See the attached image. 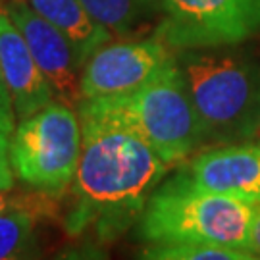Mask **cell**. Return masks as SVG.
<instances>
[{
    "mask_svg": "<svg viewBox=\"0 0 260 260\" xmlns=\"http://www.w3.org/2000/svg\"><path fill=\"white\" fill-rule=\"evenodd\" d=\"M172 60H176L174 48L158 37L106 45L83 66L81 96L89 101L133 93Z\"/></svg>",
    "mask_w": 260,
    "mask_h": 260,
    "instance_id": "cell-7",
    "label": "cell"
},
{
    "mask_svg": "<svg viewBox=\"0 0 260 260\" xmlns=\"http://www.w3.org/2000/svg\"><path fill=\"white\" fill-rule=\"evenodd\" d=\"M252 260H260V256H256V258H252Z\"/></svg>",
    "mask_w": 260,
    "mask_h": 260,
    "instance_id": "cell-21",
    "label": "cell"
},
{
    "mask_svg": "<svg viewBox=\"0 0 260 260\" xmlns=\"http://www.w3.org/2000/svg\"><path fill=\"white\" fill-rule=\"evenodd\" d=\"M81 158L74 179L75 205L66 218L72 235L96 225L103 241L139 220L170 164L137 133L116 123L79 116Z\"/></svg>",
    "mask_w": 260,
    "mask_h": 260,
    "instance_id": "cell-1",
    "label": "cell"
},
{
    "mask_svg": "<svg viewBox=\"0 0 260 260\" xmlns=\"http://www.w3.org/2000/svg\"><path fill=\"white\" fill-rule=\"evenodd\" d=\"M254 254L225 247L185 245V243H147L137 260H252Z\"/></svg>",
    "mask_w": 260,
    "mask_h": 260,
    "instance_id": "cell-14",
    "label": "cell"
},
{
    "mask_svg": "<svg viewBox=\"0 0 260 260\" xmlns=\"http://www.w3.org/2000/svg\"><path fill=\"white\" fill-rule=\"evenodd\" d=\"M87 12L121 41L143 35L164 18L162 0H81ZM156 31V29H154Z\"/></svg>",
    "mask_w": 260,
    "mask_h": 260,
    "instance_id": "cell-12",
    "label": "cell"
},
{
    "mask_svg": "<svg viewBox=\"0 0 260 260\" xmlns=\"http://www.w3.org/2000/svg\"><path fill=\"white\" fill-rule=\"evenodd\" d=\"M14 210H21V206L18 205V201H12L10 197H6V189H0V216H2V214L14 212Z\"/></svg>",
    "mask_w": 260,
    "mask_h": 260,
    "instance_id": "cell-19",
    "label": "cell"
},
{
    "mask_svg": "<svg viewBox=\"0 0 260 260\" xmlns=\"http://www.w3.org/2000/svg\"><path fill=\"white\" fill-rule=\"evenodd\" d=\"M14 123H16V108L14 101L8 91V85L0 74V143L10 145L12 135H14Z\"/></svg>",
    "mask_w": 260,
    "mask_h": 260,
    "instance_id": "cell-15",
    "label": "cell"
},
{
    "mask_svg": "<svg viewBox=\"0 0 260 260\" xmlns=\"http://www.w3.org/2000/svg\"><path fill=\"white\" fill-rule=\"evenodd\" d=\"M260 205L203 191L174 176L154 189L137 220L145 243H185L247 252Z\"/></svg>",
    "mask_w": 260,
    "mask_h": 260,
    "instance_id": "cell-4",
    "label": "cell"
},
{
    "mask_svg": "<svg viewBox=\"0 0 260 260\" xmlns=\"http://www.w3.org/2000/svg\"><path fill=\"white\" fill-rule=\"evenodd\" d=\"M205 143L237 145L260 129V66L243 50L187 48L176 58Z\"/></svg>",
    "mask_w": 260,
    "mask_h": 260,
    "instance_id": "cell-2",
    "label": "cell"
},
{
    "mask_svg": "<svg viewBox=\"0 0 260 260\" xmlns=\"http://www.w3.org/2000/svg\"><path fill=\"white\" fill-rule=\"evenodd\" d=\"M247 252H251L254 256H260V210L254 218L251 225V233H249V245H247Z\"/></svg>",
    "mask_w": 260,
    "mask_h": 260,
    "instance_id": "cell-18",
    "label": "cell"
},
{
    "mask_svg": "<svg viewBox=\"0 0 260 260\" xmlns=\"http://www.w3.org/2000/svg\"><path fill=\"white\" fill-rule=\"evenodd\" d=\"M35 214L14 210L0 216V260H35Z\"/></svg>",
    "mask_w": 260,
    "mask_h": 260,
    "instance_id": "cell-13",
    "label": "cell"
},
{
    "mask_svg": "<svg viewBox=\"0 0 260 260\" xmlns=\"http://www.w3.org/2000/svg\"><path fill=\"white\" fill-rule=\"evenodd\" d=\"M79 116L137 133L170 166L191 156L205 143L177 60L164 66L133 93L81 101Z\"/></svg>",
    "mask_w": 260,
    "mask_h": 260,
    "instance_id": "cell-3",
    "label": "cell"
},
{
    "mask_svg": "<svg viewBox=\"0 0 260 260\" xmlns=\"http://www.w3.org/2000/svg\"><path fill=\"white\" fill-rule=\"evenodd\" d=\"M81 143V121L72 106L52 101L14 131L10 141L14 174L35 191L62 195L75 179Z\"/></svg>",
    "mask_w": 260,
    "mask_h": 260,
    "instance_id": "cell-5",
    "label": "cell"
},
{
    "mask_svg": "<svg viewBox=\"0 0 260 260\" xmlns=\"http://www.w3.org/2000/svg\"><path fill=\"white\" fill-rule=\"evenodd\" d=\"M4 12L27 41L39 68L47 75L58 101L68 106L81 103L83 66L79 64L72 41L31 8L27 0H8Z\"/></svg>",
    "mask_w": 260,
    "mask_h": 260,
    "instance_id": "cell-8",
    "label": "cell"
},
{
    "mask_svg": "<svg viewBox=\"0 0 260 260\" xmlns=\"http://www.w3.org/2000/svg\"><path fill=\"white\" fill-rule=\"evenodd\" d=\"M56 260H106V254L104 251L94 245V243H83V245H77V247H72Z\"/></svg>",
    "mask_w": 260,
    "mask_h": 260,
    "instance_id": "cell-16",
    "label": "cell"
},
{
    "mask_svg": "<svg viewBox=\"0 0 260 260\" xmlns=\"http://www.w3.org/2000/svg\"><path fill=\"white\" fill-rule=\"evenodd\" d=\"M14 168H12V160H10V145H2L0 143V189L10 191L14 185Z\"/></svg>",
    "mask_w": 260,
    "mask_h": 260,
    "instance_id": "cell-17",
    "label": "cell"
},
{
    "mask_svg": "<svg viewBox=\"0 0 260 260\" xmlns=\"http://www.w3.org/2000/svg\"><path fill=\"white\" fill-rule=\"evenodd\" d=\"M179 176L203 191L260 205V145H220L195 156Z\"/></svg>",
    "mask_w": 260,
    "mask_h": 260,
    "instance_id": "cell-9",
    "label": "cell"
},
{
    "mask_svg": "<svg viewBox=\"0 0 260 260\" xmlns=\"http://www.w3.org/2000/svg\"><path fill=\"white\" fill-rule=\"evenodd\" d=\"M154 31L174 50L235 47L260 33V0H162Z\"/></svg>",
    "mask_w": 260,
    "mask_h": 260,
    "instance_id": "cell-6",
    "label": "cell"
},
{
    "mask_svg": "<svg viewBox=\"0 0 260 260\" xmlns=\"http://www.w3.org/2000/svg\"><path fill=\"white\" fill-rule=\"evenodd\" d=\"M0 74L8 85L19 121L27 120L52 103V85L6 12L0 16Z\"/></svg>",
    "mask_w": 260,
    "mask_h": 260,
    "instance_id": "cell-10",
    "label": "cell"
},
{
    "mask_svg": "<svg viewBox=\"0 0 260 260\" xmlns=\"http://www.w3.org/2000/svg\"><path fill=\"white\" fill-rule=\"evenodd\" d=\"M2 14H4V12H2V4H0V16H2Z\"/></svg>",
    "mask_w": 260,
    "mask_h": 260,
    "instance_id": "cell-20",
    "label": "cell"
},
{
    "mask_svg": "<svg viewBox=\"0 0 260 260\" xmlns=\"http://www.w3.org/2000/svg\"><path fill=\"white\" fill-rule=\"evenodd\" d=\"M31 8L48 19L66 37L72 41L79 64L85 66L87 60L112 41L108 29L101 25L87 12L81 0H27Z\"/></svg>",
    "mask_w": 260,
    "mask_h": 260,
    "instance_id": "cell-11",
    "label": "cell"
}]
</instances>
